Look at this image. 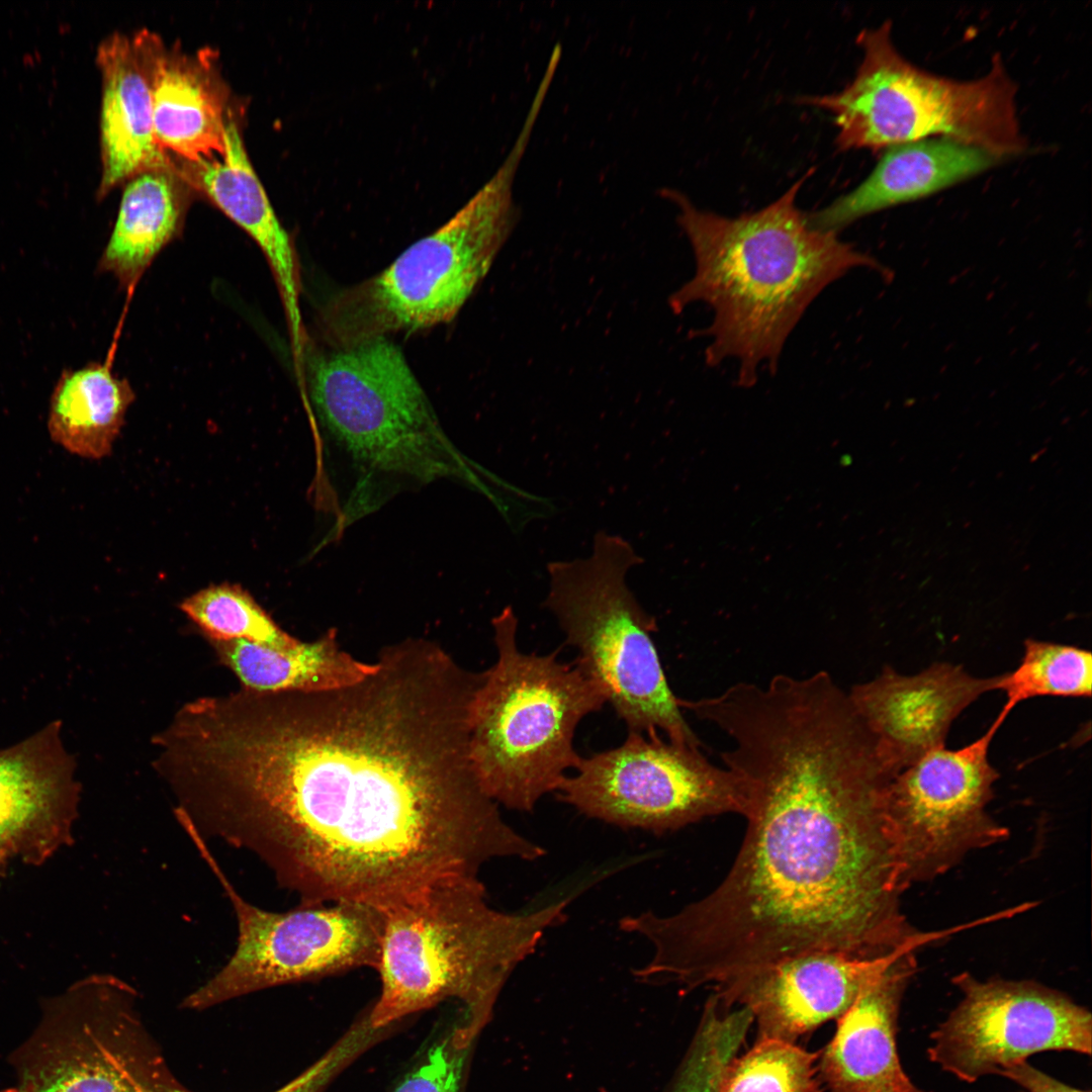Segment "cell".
Segmentation results:
<instances>
[{
	"label": "cell",
	"mask_w": 1092,
	"mask_h": 1092,
	"mask_svg": "<svg viewBox=\"0 0 1092 1092\" xmlns=\"http://www.w3.org/2000/svg\"><path fill=\"white\" fill-rule=\"evenodd\" d=\"M813 170L765 207L727 217L703 210L681 192L662 188L695 257L693 277L674 291L675 313L693 302L713 311L706 363L736 359L737 383L749 387L765 364L778 368L785 343L812 301L855 268L889 275L874 257L812 228L796 197Z\"/></svg>",
	"instance_id": "cell-3"
},
{
	"label": "cell",
	"mask_w": 1092,
	"mask_h": 1092,
	"mask_svg": "<svg viewBox=\"0 0 1092 1092\" xmlns=\"http://www.w3.org/2000/svg\"><path fill=\"white\" fill-rule=\"evenodd\" d=\"M9 857L0 853V878L5 875Z\"/></svg>",
	"instance_id": "cell-32"
},
{
	"label": "cell",
	"mask_w": 1092,
	"mask_h": 1092,
	"mask_svg": "<svg viewBox=\"0 0 1092 1092\" xmlns=\"http://www.w3.org/2000/svg\"><path fill=\"white\" fill-rule=\"evenodd\" d=\"M364 1019H365V1020H366V1021L368 1022V1020H367L366 1018H364ZM368 1023H369V1022H368ZM369 1025H370V1024H369ZM370 1026H371V1025H370ZM371 1027H372V1026H371ZM372 1028H373V1027H372ZM373 1029H374V1028H373ZM375 1030H376V1031H377V1032L379 1033V1036H380V1035H381L380 1031H379V1030H377V1029H375Z\"/></svg>",
	"instance_id": "cell-34"
},
{
	"label": "cell",
	"mask_w": 1092,
	"mask_h": 1092,
	"mask_svg": "<svg viewBox=\"0 0 1092 1092\" xmlns=\"http://www.w3.org/2000/svg\"><path fill=\"white\" fill-rule=\"evenodd\" d=\"M102 75L98 195L148 170L168 168L153 119L150 81L132 38L114 33L97 51Z\"/></svg>",
	"instance_id": "cell-22"
},
{
	"label": "cell",
	"mask_w": 1092,
	"mask_h": 1092,
	"mask_svg": "<svg viewBox=\"0 0 1092 1092\" xmlns=\"http://www.w3.org/2000/svg\"><path fill=\"white\" fill-rule=\"evenodd\" d=\"M643 562L625 538L599 531L585 558L547 564L543 603L573 646L577 664L602 688L629 732L656 734L693 747L701 742L668 685L652 634L656 620L628 587Z\"/></svg>",
	"instance_id": "cell-7"
},
{
	"label": "cell",
	"mask_w": 1092,
	"mask_h": 1092,
	"mask_svg": "<svg viewBox=\"0 0 1092 1092\" xmlns=\"http://www.w3.org/2000/svg\"><path fill=\"white\" fill-rule=\"evenodd\" d=\"M180 826L220 884L238 925L234 953L185 997L184 1008L205 1009L275 986L377 969L381 911L355 903L298 904L284 912L259 908L238 892L193 827Z\"/></svg>",
	"instance_id": "cell-10"
},
{
	"label": "cell",
	"mask_w": 1092,
	"mask_h": 1092,
	"mask_svg": "<svg viewBox=\"0 0 1092 1092\" xmlns=\"http://www.w3.org/2000/svg\"><path fill=\"white\" fill-rule=\"evenodd\" d=\"M915 951L900 954L837 1018L836 1031L818 1058L827 1092H926L903 1071L896 1045L901 1001L916 972Z\"/></svg>",
	"instance_id": "cell-18"
},
{
	"label": "cell",
	"mask_w": 1092,
	"mask_h": 1092,
	"mask_svg": "<svg viewBox=\"0 0 1092 1092\" xmlns=\"http://www.w3.org/2000/svg\"><path fill=\"white\" fill-rule=\"evenodd\" d=\"M569 898L509 913L491 907L478 877L445 882L382 912L380 993L372 1027L439 1003L462 1004L460 1021L478 1035L514 970L564 919Z\"/></svg>",
	"instance_id": "cell-4"
},
{
	"label": "cell",
	"mask_w": 1092,
	"mask_h": 1092,
	"mask_svg": "<svg viewBox=\"0 0 1092 1092\" xmlns=\"http://www.w3.org/2000/svg\"><path fill=\"white\" fill-rule=\"evenodd\" d=\"M184 209L181 191L168 168L132 177L124 188L112 233L98 262L99 271L112 275L120 287L131 288L177 237Z\"/></svg>",
	"instance_id": "cell-25"
},
{
	"label": "cell",
	"mask_w": 1092,
	"mask_h": 1092,
	"mask_svg": "<svg viewBox=\"0 0 1092 1092\" xmlns=\"http://www.w3.org/2000/svg\"><path fill=\"white\" fill-rule=\"evenodd\" d=\"M186 169L194 186L244 230L264 254L282 300L295 362L300 364L304 332L296 251L248 158L237 124L228 120L222 156L187 163Z\"/></svg>",
	"instance_id": "cell-20"
},
{
	"label": "cell",
	"mask_w": 1092,
	"mask_h": 1092,
	"mask_svg": "<svg viewBox=\"0 0 1092 1092\" xmlns=\"http://www.w3.org/2000/svg\"><path fill=\"white\" fill-rule=\"evenodd\" d=\"M219 663L256 692H318L357 682L377 669L340 647L337 632L278 649L246 640L208 641Z\"/></svg>",
	"instance_id": "cell-23"
},
{
	"label": "cell",
	"mask_w": 1092,
	"mask_h": 1092,
	"mask_svg": "<svg viewBox=\"0 0 1092 1092\" xmlns=\"http://www.w3.org/2000/svg\"><path fill=\"white\" fill-rule=\"evenodd\" d=\"M308 391L332 442L361 479L428 483L461 461L400 348L380 336L313 357Z\"/></svg>",
	"instance_id": "cell-9"
},
{
	"label": "cell",
	"mask_w": 1092,
	"mask_h": 1092,
	"mask_svg": "<svg viewBox=\"0 0 1092 1092\" xmlns=\"http://www.w3.org/2000/svg\"><path fill=\"white\" fill-rule=\"evenodd\" d=\"M920 947L911 944L875 959L838 951L804 953L718 984L714 993L726 1007L748 1008L758 1037L793 1042L840 1017L900 954Z\"/></svg>",
	"instance_id": "cell-15"
},
{
	"label": "cell",
	"mask_w": 1092,
	"mask_h": 1092,
	"mask_svg": "<svg viewBox=\"0 0 1092 1092\" xmlns=\"http://www.w3.org/2000/svg\"><path fill=\"white\" fill-rule=\"evenodd\" d=\"M497 651L484 670L469 714V754L483 791L498 805L531 812L556 792L580 757L578 724L600 711L606 696L576 661L526 653L518 646V618L506 607L491 622Z\"/></svg>",
	"instance_id": "cell-5"
},
{
	"label": "cell",
	"mask_w": 1092,
	"mask_h": 1092,
	"mask_svg": "<svg viewBox=\"0 0 1092 1092\" xmlns=\"http://www.w3.org/2000/svg\"><path fill=\"white\" fill-rule=\"evenodd\" d=\"M133 400L129 382L106 363L65 370L50 399L51 439L71 454L102 459L112 452Z\"/></svg>",
	"instance_id": "cell-24"
},
{
	"label": "cell",
	"mask_w": 1092,
	"mask_h": 1092,
	"mask_svg": "<svg viewBox=\"0 0 1092 1092\" xmlns=\"http://www.w3.org/2000/svg\"><path fill=\"white\" fill-rule=\"evenodd\" d=\"M727 735L721 757L745 797V837L709 895L671 915L628 917L627 931L653 949L644 977L713 987L804 953L875 959L934 941L902 912L884 810L893 777L846 700L771 698Z\"/></svg>",
	"instance_id": "cell-2"
},
{
	"label": "cell",
	"mask_w": 1092,
	"mask_h": 1092,
	"mask_svg": "<svg viewBox=\"0 0 1092 1092\" xmlns=\"http://www.w3.org/2000/svg\"><path fill=\"white\" fill-rule=\"evenodd\" d=\"M1002 161L988 150L946 138L892 146L857 187L807 219L812 228L837 235L863 216L932 195Z\"/></svg>",
	"instance_id": "cell-21"
},
{
	"label": "cell",
	"mask_w": 1092,
	"mask_h": 1092,
	"mask_svg": "<svg viewBox=\"0 0 1092 1092\" xmlns=\"http://www.w3.org/2000/svg\"><path fill=\"white\" fill-rule=\"evenodd\" d=\"M699 748L629 732L621 745L580 757L556 793L589 818L655 833L725 813L744 816L736 777Z\"/></svg>",
	"instance_id": "cell-11"
},
{
	"label": "cell",
	"mask_w": 1092,
	"mask_h": 1092,
	"mask_svg": "<svg viewBox=\"0 0 1092 1092\" xmlns=\"http://www.w3.org/2000/svg\"><path fill=\"white\" fill-rule=\"evenodd\" d=\"M753 1022L748 1008L724 1011L718 996H710L669 1092H720Z\"/></svg>",
	"instance_id": "cell-28"
},
{
	"label": "cell",
	"mask_w": 1092,
	"mask_h": 1092,
	"mask_svg": "<svg viewBox=\"0 0 1092 1092\" xmlns=\"http://www.w3.org/2000/svg\"><path fill=\"white\" fill-rule=\"evenodd\" d=\"M534 125L525 118L494 174L450 219L379 274L330 300L323 326L334 347L416 332L456 316L519 220L513 184Z\"/></svg>",
	"instance_id": "cell-6"
},
{
	"label": "cell",
	"mask_w": 1092,
	"mask_h": 1092,
	"mask_svg": "<svg viewBox=\"0 0 1092 1092\" xmlns=\"http://www.w3.org/2000/svg\"><path fill=\"white\" fill-rule=\"evenodd\" d=\"M1006 696L1000 715L1007 718L1021 702L1035 697L1090 698L1092 654L1078 646L1026 639L1020 663L999 675Z\"/></svg>",
	"instance_id": "cell-26"
},
{
	"label": "cell",
	"mask_w": 1092,
	"mask_h": 1092,
	"mask_svg": "<svg viewBox=\"0 0 1092 1092\" xmlns=\"http://www.w3.org/2000/svg\"><path fill=\"white\" fill-rule=\"evenodd\" d=\"M121 992L117 978L94 974L44 999L30 1035L11 1054L17 1092H143L108 1039Z\"/></svg>",
	"instance_id": "cell-14"
},
{
	"label": "cell",
	"mask_w": 1092,
	"mask_h": 1092,
	"mask_svg": "<svg viewBox=\"0 0 1092 1092\" xmlns=\"http://www.w3.org/2000/svg\"><path fill=\"white\" fill-rule=\"evenodd\" d=\"M376 661L334 690L206 698L177 771L200 836L253 853L300 905L381 912L492 859L542 857L473 770L469 714L483 672L423 638Z\"/></svg>",
	"instance_id": "cell-1"
},
{
	"label": "cell",
	"mask_w": 1092,
	"mask_h": 1092,
	"mask_svg": "<svg viewBox=\"0 0 1092 1092\" xmlns=\"http://www.w3.org/2000/svg\"><path fill=\"white\" fill-rule=\"evenodd\" d=\"M179 608L207 641L246 640L278 649L301 641L284 631L239 583L210 584L187 597Z\"/></svg>",
	"instance_id": "cell-27"
},
{
	"label": "cell",
	"mask_w": 1092,
	"mask_h": 1092,
	"mask_svg": "<svg viewBox=\"0 0 1092 1092\" xmlns=\"http://www.w3.org/2000/svg\"><path fill=\"white\" fill-rule=\"evenodd\" d=\"M54 721L0 750V853L40 866L74 842L81 786Z\"/></svg>",
	"instance_id": "cell-17"
},
{
	"label": "cell",
	"mask_w": 1092,
	"mask_h": 1092,
	"mask_svg": "<svg viewBox=\"0 0 1092 1092\" xmlns=\"http://www.w3.org/2000/svg\"><path fill=\"white\" fill-rule=\"evenodd\" d=\"M963 999L930 1035L929 1060L962 1081L998 1074L1046 1051L1091 1055L1092 1016L1066 994L1034 981L952 978Z\"/></svg>",
	"instance_id": "cell-13"
},
{
	"label": "cell",
	"mask_w": 1092,
	"mask_h": 1092,
	"mask_svg": "<svg viewBox=\"0 0 1092 1092\" xmlns=\"http://www.w3.org/2000/svg\"><path fill=\"white\" fill-rule=\"evenodd\" d=\"M1006 719L959 749L936 747L896 774L885 792V819L901 884L931 881L973 850L1006 840L987 806L999 774L989 747Z\"/></svg>",
	"instance_id": "cell-12"
},
{
	"label": "cell",
	"mask_w": 1092,
	"mask_h": 1092,
	"mask_svg": "<svg viewBox=\"0 0 1092 1092\" xmlns=\"http://www.w3.org/2000/svg\"><path fill=\"white\" fill-rule=\"evenodd\" d=\"M891 28L886 21L857 35L862 61L842 91L800 99L834 115L840 150H880L931 138L979 147L1003 160L1025 150L1016 86L999 56L980 79L939 77L905 60Z\"/></svg>",
	"instance_id": "cell-8"
},
{
	"label": "cell",
	"mask_w": 1092,
	"mask_h": 1092,
	"mask_svg": "<svg viewBox=\"0 0 1092 1092\" xmlns=\"http://www.w3.org/2000/svg\"><path fill=\"white\" fill-rule=\"evenodd\" d=\"M818 1058L819 1053L792 1041L758 1037L749 1051L733 1059L720 1092H823Z\"/></svg>",
	"instance_id": "cell-29"
},
{
	"label": "cell",
	"mask_w": 1092,
	"mask_h": 1092,
	"mask_svg": "<svg viewBox=\"0 0 1092 1092\" xmlns=\"http://www.w3.org/2000/svg\"><path fill=\"white\" fill-rule=\"evenodd\" d=\"M475 1038L458 1023L430 1049L393 1092H460Z\"/></svg>",
	"instance_id": "cell-30"
},
{
	"label": "cell",
	"mask_w": 1092,
	"mask_h": 1092,
	"mask_svg": "<svg viewBox=\"0 0 1092 1092\" xmlns=\"http://www.w3.org/2000/svg\"><path fill=\"white\" fill-rule=\"evenodd\" d=\"M0 1092H17V1091H16L15 1087H9V1088H5L3 1090H0Z\"/></svg>",
	"instance_id": "cell-33"
},
{
	"label": "cell",
	"mask_w": 1092,
	"mask_h": 1092,
	"mask_svg": "<svg viewBox=\"0 0 1092 1092\" xmlns=\"http://www.w3.org/2000/svg\"><path fill=\"white\" fill-rule=\"evenodd\" d=\"M999 675L978 677L961 665L934 663L913 675L890 665L848 696L874 738L884 768L894 777L926 752L944 746L954 719L982 695L997 690Z\"/></svg>",
	"instance_id": "cell-16"
},
{
	"label": "cell",
	"mask_w": 1092,
	"mask_h": 1092,
	"mask_svg": "<svg viewBox=\"0 0 1092 1092\" xmlns=\"http://www.w3.org/2000/svg\"><path fill=\"white\" fill-rule=\"evenodd\" d=\"M152 94L156 140L187 163L220 157L225 150V91L209 56L169 49L154 33L133 36Z\"/></svg>",
	"instance_id": "cell-19"
},
{
	"label": "cell",
	"mask_w": 1092,
	"mask_h": 1092,
	"mask_svg": "<svg viewBox=\"0 0 1092 1092\" xmlns=\"http://www.w3.org/2000/svg\"><path fill=\"white\" fill-rule=\"evenodd\" d=\"M998 1075L1006 1077L1025 1089L1026 1092H1089L1070 1087L1033 1068L1027 1061L1011 1064Z\"/></svg>",
	"instance_id": "cell-31"
}]
</instances>
